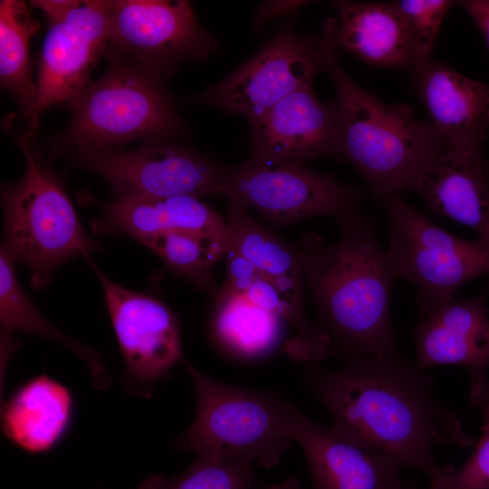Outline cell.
<instances>
[{
    "label": "cell",
    "mask_w": 489,
    "mask_h": 489,
    "mask_svg": "<svg viewBox=\"0 0 489 489\" xmlns=\"http://www.w3.org/2000/svg\"><path fill=\"white\" fill-rule=\"evenodd\" d=\"M302 376L307 389L331 412L333 427L401 467L419 468L431 489L449 467L439 466L434 448L475 444L455 412L436 395L432 380L401 356L351 357L333 370L310 363Z\"/></svg>",
    "instance_id": "6da1fadb"
},
{
    "label": "cell",
    "mask_w": 489,
    "mask_h": 489,
    "mask_svg": "<svg viewBox=\"0 0 489 489\" xmlns=\"http://www.w3.org/2000/svg\"><path fill=\"white\" fill-rule=\"evenodd\" d=\"M340 238L325 244L316 234L295 245L303 280L336 349L357 356L395 359L390 301L398 277L378 241L372 218L360 209L334 219Z\"/></svg>",
    "instance_id": "7a4b0ae2"
},
{
    "label": "cell",
    "mask_w": 489,
    "mask_h": 489,
    "mask_svg": "<svg viewBox=\"0 0 489 489\" xmlns=\"http://www.w3.org/2000/svg\"><path fill=\"white\" fill-rule=\"evenodd\" d=\"M323 70L337 93L340 155L355 167L378 201L409 189L428 162L453 149L433 123L418 120L409 106L386 104L360 87L336 56Z\"/></svg>",
    "instance_id": "3957f363"
},
{
    "label": "cell",
    "mask_w": 489,
    "mask_h": 489,
    "mask_svg": "<svg viewBox=\"0 0 489 489\" xmlns=\"http://www.w3.org/2000/svg\"><path fill=\"white\" fill-rule=\"evenodd\" d=\"M108 67L70 101L69 126L49 142L50 158L68 149H118L136 139H174L186 133L165 81L105 51Z\"/></svg>",
    "instance_id": "277c9868"
},
{
    "label": "cell",
    "mask_w": 489,
    "mask_h": 489,
    "mask_svg": "<svg viewBox=\"0 0 489 489\" xmlns=\"http://www.w3.org/2000/svg\"><path fill=\"white\" fill-rule=\"evenodd\" d=\"M9 132L19 145L24 170L1 191L4 235L1 250L31 271L34 288L45 287L56 268L98 249L85 232L61 177L33 147L27 131Z\"/></svg>",
    "instance_id": "5b68a950"
},
{
    "label": "cell",
    "mask_w": 489,
    "mask_h": 489,
    "mask_svg": "<svg viewBox=\"0 0 489 489\" xmlns=\"http://www.w3.org/2000/svg\"><path fill=\"white\" fill-rule=\"evenodd\" d=\"M184 363L197 408L192 424L174 446L197 458L275 465L294 440L291 403L272 391L220 382Z\"/></svg>",
    "instance_id": "8992f818"
},
{
    "label": "cell",
    "mask_w": 489,
    "mask_h": 489,
    "mask_svg": "<svg viewBox=\"0 0 489 489\" xmlns=\"http://www.w3.org/2000/svg\"><path fill=\"white\" fill-rule=\"evenodd\" d=\"M388 221V254L398 277L414 284L420 317L454 299L466 282L489 273V245L446 232L398 194L379 200Z\"/></svg>",
    "instance_id": "52a82bcc"
},
{
    "label": "cell",
    "mask_w": 489,
    "mask_h": 489,
    "mask_svg": "<svg viewBox=\"0 0 489 489\" xmlns=\"http://www.w3.org/2000/svg\"><path fill=\"white\" fill-rule=\"evenodd\" d=\"M334 19L321 34L302 36L288 20L250 60L229 76L189 100L245 117H262L284 97L307 85L326 62L336 56Z\"/></svg>",
    "instance_id": "ba28073f"
},
{
    "label": "cell",
    "mask_w": 489,
    "mask_h": 489,
    "mask_svg": "<svg viewBox=\"0 0 489 489\" xmlns=\"http://www.w3.org/2000/svg\"><path fill=\"white\" fill-rule=\"evenodd\" d=\"M223 194L276 226L321 216L336 219L360 209L366 191L302 163L252 154L226 168Z\"/></svg>",
    "instance_id": "9c48e42d"
},
{
    "label": "cell",
    "mask_w": 489,
    "mask_h": 489,
    "mask_svg": "<svg viewBox=\"0 0 489 489\" xmlns=\"http://www.w3.org/2000/svg\"><path fill=\"white\" fill-rule=\"evenodd\" d=\"M72 163L96 173L117 199L222 193L226 168L174 139L137 149H74Z\"/></svg>",
    "instance_id": "30bf717a"
},
{
    "label": "cell",
    "mask_w": 489,
    "mask_h": 489,
    "mask_svg": "<svg viewBox=\"0 0 489 489\" xmlns=\"http://www.w3.org/2000/svg\"><path fill=\"white\" fill-rule=\"evenodd\" d=\"M108 5L105 51L164 81L181 62L206 60L217 50L215 38L197 24L187 1L110 0Z\"/></svg>",
    "instance_id": "8fae6325"
},
{
    "label": "cell",
    "mask_w": 489,
    "mask_h": 489,
    "mask_svg": "<svg viewBox=\"0 0 489 489\" xmlns=\"http://www.w3.org/2000/svg\"><path fill=\"white\" fill-rule=\"evenodd\" d=\"M110 34L108 1H78L45 34L37 74V98L26 130L33 139L43 112L53 104L72 101L89 82Z\"/></svg>",
    "instance_id": "7c38bea8"
},
{
    "label": "cell",
    "mask_w": 489,
    "mask_h": 489,
    "mask_svg": "<svg viewBox=\"0 0 489 489\" xmlns=\"http://www.w3.org/2000/svg\"><path fill=\"white\" fill-rule=\"evenodd\" d=\"M88 260L101 283L128 378L147 388L185 362L178 317L158 299L110 280Z\"/></svg>",
    "instance_id": "4fadbf2b"
},
{
    "label": "cell",
    "mask_w": 489,
    "mask_h": 489,
    "mask_svg": "<svg viewBox=\"0 0 489 489\" xmlns=\"http://www.w3.org/2000/svg\"><path fill=\"white\" fill-rule=\"evenodd\" d=\"M489 284L467 300H452L422 317L414 327L415 367L424 370L439 365L467 369L470 402L480 408L489 398Z\"/></svg>",
    "instance_id": "5bb4252c"
},
{
    "label": "cell",
    "mask_w": 489,
    "mask_h": 489,
    "mask_svg": "<svg viewBox=\"0 0 489 489\" xmlns=\"http://www.w3.org/2000/svg\"><path fill=\"white\" fill-rule=\"evenodd\" d=\"M289 417L313 489H405L398 475L402 467L388 455L333 426L315 423L292 403Z\"/></svg>",
    "instance_id": "9a60e30c"
},
{
    "label": "cell",
    "mask_w": 489,
    "mask_h": 489,
    "mask_svg": "<svg viewBox=\"0 0 489 489\" xmlns=\"http://www.w3.org/2000/svg\"><path fill=\"white\" fill-rule=\"evenodd\" d=\"M250 127L254 155L302 163L340 154L337 105L321 102L311 85L284 97Z\"/></svg>",
    "instance_id": "2e32d148"
},
{
    "label": "cell",
    "mask_w": 489,
    "mask_h": 489,
    "mask_svg": "<svg viewBox=\"0 0 489 489\" xmlns=\"http://www.w3.org/2000/svg\"><path fill=\"white\" fill-rule=\"evenodd\" d=\"M410 72L430 122L453 149L482 150L489 131V83L470 79L430 58Z\"/></svg>",
    "instance_id": "e0dca14e"
},
{
    "label": "cell",
    "mask_w": 489,
    "mask_h": 489,
    "mask_svg": "<svg viewBox=\"0 0 489 489\" xmlns=\"http://www.w3.org/2000/svg\"><path fill=\"white\" fill-rule=\"evenodd\" d=\"M409 190L436 215L474 230L489 245V159L482 150L452 149L428 162Z\"/></svg>",
    "instance_id": "ac0fdd59"
},
{
    "label": "cell",
    "mask_w": 489,
    "mask_h": 489,
    "mask_svg": "<svg viewBox=\"0 0 489 489\" xmlns=\"http://www.w3.org/2000/svg\"><path fill=\"white\" fill-rule=\"evenodd\" d=\"M101 217L92 223L96 234L127 235L138 242L165 231L197 235L225 256L229 249L226 221L192 196L134 197L99 203Z\"/></svg>",
    "instance_id": "d6986e66"
},
{
    "label": "cell",
    "mask_w": 489,
    "mask_h": 489,
    "mask_svg": "<svg viewBox=\"0 0 489 489\" xmlns=\"http://www.w3.org/2000/svg\"><path fill=\"white\" fill-rule=\"evenodd\" d=\"M73 409L70 389L42 374L19 385L4 401L1 427L18 448L29 454H44L68 434Z\"/></svg>",
    "instance_id": "ffe728a7"
},
{
    "label": "cell",
    "mask_w": 489,
    "mask_h": 489,
    "mask_svg": "<svg viewBox=\"0 0 489 489\" xmlns=\"http://www.w3.org/2000/svg\"><path fill=\"white\" fill-rule=\"evenodd\" d=\"M337 11L333 42L336 50L379 67L411 72L417 64L402 18L393 4L333 1Z\"/></svg>",
    "instance_id": "44dd1931"
},
{
    "label": "cell",
    "mask_w": 489,
    "mask_h": 489,
    "mask_svg": "<svg viewBox=\"0 0 489 489\" xmlns=\"http://www.w3.org/2000/svg\"><path fill=\"white\" fill-rule=\"evenodd\" d=\"M211 334L230 357L244 362L260 361L280 345L284 321L245 295L215 296Z\"/></svg>",
    "instance_id": "7402d4cb"
},
{
    "label": "cell",
    "mask_w": 489,
    "mask_h": 489,
    "mask_svg": "<svg viewBox=\"0 0 489 489\" xmlns=\"http://www.w3.org/2000/svg\"><path fill=\"white\" fill-rule=\"evenodd\" d=\"M225 221L234 249L283 292L303 295V275L296 246L258 223L241 203L227 198Z\"/></svg>",
    "instance_id": "603a6c76"
},
{
    "label": "cell",
    "mask_w": 489,
    "mask_h": 489,
    "mask_svg": "<svg viewBox=\"0 0 489 489\" xmlns=\"http://www.w3.org/2000/svg\"><path fill=\"white\" fill-rule=\"evenodd\" d=\"M14 263L0 249L1 335L13 337L14 331H23L62 344L86 363L96 388H108L110 384V376L101 355L48 322L20 285L15 274Z\"/></svg>",
    "instance_id": "cb8c5ba5"
},
{
    "label": "cell",
    "mask_w": 489,
    "mask_h": 489,
    "mask_svg": "<svg viewBox=\"0 0 489 489\" xmlns=\"http://www.w3.org/2000/svg\"><path fill=\"white\" fill-rule=\"evenodd\" d=\"M27 4L20 0L0 3V82L2 90L17 101L24 120L30 125L37 98L29 53L31 37L37 32Z\"/></svg>",
    "instance_id": "d4e9b609"
},
{
    "label": "cell",
    "mask_w": 489,
    "mask_h": 489,
    "mask_svg": "<svg viewBox=\"0 0 489 489\" xmlns=\"http://www.w3.org/2000/svg\"><path fill=\"white\" fill-rule=\"evenodd\" d=\"M245 296L256 305L279 316L294 330L285 342L286 354L297 362L317 363L323 360L331 346L329 334L307 317L303 295L283 292L269 280L260 277Z\"/></svg>",
    "instance_id": "484cf974"
},
{
    "label": "cell",
    "mask_w": 489,
    "mask_h": 489,
    "mask_svg": "<svg viewBox=\"0 0 489 489\" xmlns=\"http://www.w3.org/2000/svg\"><path fill=\"white\" fill-rule=\"evenodd\" d=\"M139 243L153 251L171 271L199 290L215 295L218 292L213 267L225 256L209 241L187 232L165 231Z\"/></svg>",
    "instance_id": "4316f807"
},
{
    "label": "cell",
    "mask_w": 489,
    "mask_h": 489,
    "mask_svg": "<svg viewBox=\"0 0 489 489\" xmlns=\"http://www.w3.org/2000/svg\"><path fill=\"white\" fill-rule=\"evenodd\" d=\"M259 484L253 465L197 458L179 475L148 477L138 489H255Z\"/></svg>",
    "instance_id": "83f0119b"
},
{
    "label": "cell",
    "mask_w": 489,
    "mask_h": 489,
    "mask_svg": "<svg viewBox=\"0 0 489 489\" xmlns=\"http://www.w3.org/2000/svg\"><path fill=\"white\" fill-rule=\"evenodd\" d=\"M393 4L402 18L417 63L429 59L446 14L458 2L400 0Z\"/></svg>",
    "instance_id": "f1b7e54d"
},
{
    "label": "cell",
    "mask_w": 489,
    "mask_h": 489,
    "mask_svg": "<svg viewBox=\"0 0 489 489\" xmlns=\"http://www.w3.org/2000/svg\"><path fill=\"white\" fill-rule=\"evenodd\" d=\"M479 409L484 423L472 455L459 469L449 466L435 489H489V398Z\"/></svg>",
    "instance_id": "f546056e"
},
{
    "label": "cell",
    "mask_w": 489,
    "mask_h": 489,
    "mask_svg": "<svg viewBox=\"0 0 489 489\" xmlns=\"http://www.w3.org/2000/svg\"><path fill=\"white\" fill-rule=\"evenodd\" d=\"M226 259V275L223 286L215 296L245 295L254 283L262 277L257 268L246 258L229 248Z\"/></svg>",
    "instance_id": "4dcf8cb0"
},
{
    "label": "cell",
    "mask_w": 489,
    "mask_h": 489,
    "mask_svg": "<svg viewBox=\"0 0 489 489\" xmlns=\"http://www.w3.org/2000/svg\"><path fill=\"white\" fill-rule=\"evenodd\" d=\"M458 3L481 32L489 49V0H465Z\"/></svg>",
    "instance_id": "1f68e13d"
},
{
    "label": "cell",
    "mask_w": 489,
    "mask_h": 489,
    "mask_svg": "<svg viewBox=\"0 0 489 489\" xmlns=\"http://www.w3.org/2000/svg\"><path fill=\"white\" fill-rule=\"evenodd\" d=\"M304 3L302 1H271L265 2L256 11L254 16V26L259 30L272 17L281 14L283 12L292 11Z\"/></svg>",
    "instance_id": "d6a6232c"
},
{
    "label": "cell",
    "mask_w": 489,
    "mask_h": 489,
    "mask_svg": "<svg viewBox=\"0 0 489 489\" xmlns=\"http://www.w3.org/2000/svg\"><path fill=\"white\" fill-rule=\"evenodd\" d=\"M75 0H35L31 1L32 6L41 9L46 15L49 24L62 19L76 5Z\"/></svg>",
    "instance_id": "836d02e7"
},
{
    "label": "cell",
    "mask_w": 489,
    "mask_h": 489,
    "mask_svg": "<svg viewBox=\"0 0 489 489\" xmlns=\"http://www.w3.org/2000/svg\"><path fill=\"white\" fill-rule=\"evenodd\" d=\"M264 489H301L299 481L294 477L283 480L281 484H274Z\"/></svg>",
    "instance_id": "e575fe53"
},
{
    "label": "cell",
    "mask_w": 489,
    "mask_h": 489,
    "mask_svg": "<svg viewBox=\"0 0 489 489\" xmlns=\"http://www.w3.org/2000/svg\"><path fill=\"white\" fill-rule=\"evenodd\" d=\"M409 489H412V488H409Z\"/></svg>",
    "instance_id": "d590c367"
}]
</instances>
